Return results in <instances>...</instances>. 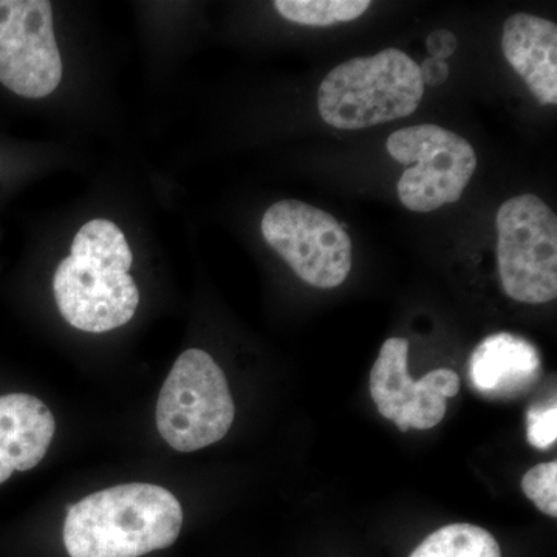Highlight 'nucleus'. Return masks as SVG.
<instances>
[{"label": "nucleus", "mask_w": 557, "mask_h": 557, "mask_svg": "<svg viewBox=\"0 0 557 557\" xmlns=\"http://www.w3.org/2000/svg\"><path fill=\"white\" fill-rule=\"evenodd\" d=\"M183 509L166 487L126 483L98 491L69 508L70 557H141L177 542Z\"/></svg>", "instance_id": "obj_1"}, {"label": "nucleus", "mask_w": 557, "mask_h": 557, "mask_svg": "<svg viewBox=\"0 0 557 557\" xmlns=\"http://www.w3.org/2000/svg\"><path fill=\"white\" fill-rule=\"evenodd\" d=\"M132 262L129 242L115 223L87 222L54 273L53 295L62 318L89 333L126 325L139 304L138 287L129 274Z\"/></svg>", "instance_id": "obj_2"}, {"label": "nucleus", "mask_w": 557, "mask_h": 557, "mask_svg": "<svg viewBox=\"0 0 557 557\" xmlns=\"http://www.w3.org/2000/svg\"><path fill=\"white\" fill-rule=\"evenodd\" d=\"M423 95L416 61L401 50L386 49L333 69L319 86L318 110L336 129H368L412 115Z\"/></svg>", "instance_id": "obj_3"}, {"label": "nucleus", "mask_w": 557, "mask_h": 557, "mask_svg": "<svg viewBox=\"0 0 557 557\" xmlns=\"http://www.w3.org/2000/svg\"><path fill=\"white\" fill-rule=\"evenodd\" d=\"M236 408L228 381L207 351H183L161 387L157 428L178 453H194L220 442L233 426Z\"/></svg>", "instance_id": "obj_4"}, {"label": "nucleus", "mask_w": 557, "mask_h": 557, "mask_svg": "<svg viewBox=\"0 0 557 557\" xmlns=\"http://www.w3.org/2000/svg\"><path fill=\"white\" fill-rule=\"evenodd\" d=\"M497 265L504 292L523 304L557 296V219L533 194L512 197L497 212Z\"/></svg>", "instance_id": "obj_5"}, {"label": "nucleus", "mask_w": 557, "mask_h": 557, "mask_svg": "<svg viewBox=\"0 0 557 557\" xmlns=\"http://www.w3.org/2000/svg\"><path fill=\"white\" fill-rule=\"evenodd\" d=\"M392 159L408 166L398 182L399 201L413 212L456 203L478 170L468 139L435 124L405 127L387 139Z\"/></svg>", "instance_id": "obj_6"}, {"label": "nucleus", "mask_w": 557, "mask_h": 557, "mask_svg": "<svg viewBox=\"0 0 557 557\" xmlns=\"http://www.w3.org/2000/svg\"><path fill=\"white\" fill-rule=\"evenodd\" d=\"M263 239L300 281L317 288H336L350 274V236L329 212L298 200H282L267 209Z\"/></svg>", "instance_id": "obj_7"}, {"label": "nucleus", "mask_w": 557, "mask_h": 557, "mask_svg": "<svg viewBox=\"0 0 557 557\" xmlns=\"http://www.w3.org/2000/svg\"><path fill=\"white\" fill-rule=\"evenodd\" d=\"M62 79V60L47 0H0V83L20 97H49Z\"/></svg>", "instance_id": "obj_8"}, {"label": "nucleus", "mask_w": 557, "mask_h": 557, "mask_svg": "<svg viewBox=\"0 0 557 557\" xmlns=\"http://www.w3.org/2000/svg\"><path fill=\"white\" fill-rule=\"evenodd\" d=\"M409 343L391 338L381 347L370 373V394L381 416L394 421L399 431H426L445 418L446 399L460 391L454 370L437 369L413 381L408 370Z\"/></svg>", "instance_id": "obj_9"}, {"label": "nucleus", "mask_w": 557, "mask_h": 557, "mask_svg": "<svg viewBox=\"0 0 557 557\" xmlns=\"http://www.w3.org/2000/svg\"><path fill=\"white\" fill-rule=\"evenodd\" d=\"M541 373L537 348L512 333L487 336L469 361L472 386L487 398L519 397L537 383Z\"/></svg>", "instance_id": "obj_10"}, {"label": "nucleus", "mask_w": 557, "mask_h": 557, "mask_svg": "<svg viewBox=\"0 0 557 557\" xmlns=\"http://www.w3.org/2000/svg\"><path fill=\"white\" fill-rule=\"evenodd\" d=\"M57 423L46 403L28 394L0 397V485L14 471L38 467L53 442Z\"/></svg>", "instance_id": "obj_11"}, {"label": "nucleus", "mask_w": 557, "mask_h": 557, "mask_svg": "<svg viewBox=\"0 0 557 557\" xmlns=\"http://www.w3.org/2000/svg\"><path fill=\"white\" fill-rule=\"evenodd\" d=\"M502 50L541 104H557V25L533 14L508 17Z\"/></svg>", "instance_id": "obj_12"}, {"label": "nucleus", "mask_w": 557, "mask_h": 557, "mask_svg": "<svg viewBox=\"0 0 557 557\" xmlns=\"http://www.w3.org/2000/svg\"><path fill=\"white\" fill-rule=\"evenodd\" d=\"M410 557H502V552L485 528L454 523L434 531Z\"/></svg>", "instance_id": "obj_13"}, {"label": "nucleus", "mask_w": 557, "mask_h": 557, "mask_svg": "<svg viewBox=\"0 0 557 557\" xmlns=\"http://www.w3.org/2000/svg\"><path fill=\"white\" fill-rule=\"evenodd\" d=\"M372 2L369 0H276L277 13L284 20L310 27H329L361 17Z\"/></svg>", "instance_id": "obj_14"}, {"label": "nucleus", "mask_w": 557, "mask_h": 557, "mask_svg": "<svg viewBox=\"0 0 557 557\" xmlns=\"http://www.w3.org/2000/svg\"><path fill=\"white\" fill-rule=\"evenodd\" d=\"M523 494L544 515L557 516V461H548L531 468L522 479Z\"/></svg>", "instance_id": "obj_15"}, {"label": "nucleus", "mask_w": 557, "mask_h": 557, "mask_svg": "<svg viewBox=\"0 0 557 557\" xmlns=\"http://www.w3.org/2000/svg\"><path fill=\"white\" fill-rule=\"evenodd\" d=\"M527 440L536 449H548L557 440V406H533L527 413Z\"/></svg>", "instance_id": "obj_16"}, {"label": "nucleus", "mask_w": 557, "mask_h": 557, "mask_svg": "<svg viewBox=\"0 0 557 557\" xmlns=\"http://www.w3.org/2000/svg\"><path fill=\"white\" fill-rule=\"evenodd\" d=\"M426 47L431 58L445 61L457 50V38L448 30H435L428 36Z\"/></svg>", "instance_id": "obj_17"}, {"label": "nucleus", "mask_w": 557, "mask_h": 557, "mask_svg": "<svg viewBox=\"0 0 557 557\" xmlns=\"http://www.w3.org/2000/svg\"><path fill=\"white\" fill-rule=\"evenodd\" d=\"M420 67L421 79H423L424 86H440L445 83L449 76V65L443 60L437 58H428L423 64L418 65Z\"/></svg>", "instance_id": "obj_18"}]
</instances>
